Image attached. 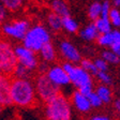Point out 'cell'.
Returning <instances> with one entry per match:
<instances>
[{"label":"cell","instance_id":"1","mask_svg":"<svg viewBox=\"0 0 120 120\" xmlns=\"http://www.w3.org/2000/svg\"><path fill=\"white\" fill-rule=\"evenodd\" d=\"M10 97L12 104L24 108L34 106L38 100L34 85L30 79L13 78L10 85Z\"/></svg>","mask_w":120,"mask_h":120},{"label":"cell","instance_id":"2","mask_svg":"<svg viewBox=\"0 0 120 120\" xmlns=\"http://www.w3.org/2000/svg\"><path fill=\"white\" fill-rule=\"evenodd\" d=\"M45 120H72V107L70 100L60 93L45 103Z\"/></svg>","mask_w":120,"mask_h":120},{"label":"cell","instance_id":"3","mask_svg":"<svg viewBox=\"0 0 120 120\" xmlns=\"http://www.w3.org/2000/svg\"><path fill=\"white\" fill-rule=\"evenodd\" d=\"M50 42V33L44 26L35 25L29 28L22 39V46L37 52L44 44Z\"/></svg>","mask_w":120,"mask_h":120},{"label":"cell","instance_id":"4","mask_svg":"<svg viewBox=\"0 0 120 120\" xmlns=\"http://www.w3.org/2000/svg\"><path fill=\"white\" fill-rule=\"evenodd\" d=\"M33 85L37 98L44 103H47L48 101L52 100L55 97L60 94V88L54 85L48 79L46 74H41L40 76H38Z\"/></svg>","mask_w":120,"mask_h":120},{"label":"cell","instance_id":"5","mask_svg":"<svg viewBox=\"0 0 120 120\" xmlns=\"http://www.w3.org/2000/svg\"><path fill=\"white\" fill-rule=\"evenodd\" d=\"M17 65L14 48L8 41L0 39V74L10 75Z\"/></svg>","mask_w":120,"mask_h":120},{"label":"cell","instance_id":"6","mask_svg":"<svg viewBox=\"0 0 120 120\" xmlns=\"http://www.w3.org/2000/svg\"><path fill=\"white\" fill-rule=\"evenodd\" d=\"M61 67L64 70V72L68 74L70 84H72L75 88H77V90L85 85H92L91 75L86 72L84 69H82L79 65L65 62Z\"/></svg>","mask_w":120,"mask_h":120},{"label":"cell","instance_id":"7","mask_svg":"<svg viewBox=\"0 0 120 120\" xmlns=\"http://www.w3.org/2000/svg\"><path fill=\"white\" fill-rule=\"evenodd\" d=\"M14 54L18 64L25 67L26 69H28L31 72L38 69L39 60H38L35 52H33L32 50L24 47L22 45H18L14 48Z\"/></svg>","mask_w":120,"mask_h":120},{"label":"cell","instance_id":"8","mask_svg":"<svg viewBox=\"0 0 120 120\" xmlns=\"http://www.w3.org/2000/svg\"><path fill=\"white\" fill-rule=\"evenodd\" d=\"M29 28L30 24L28 20L18 19L4 24L2 26V32L9 38H12L15 40H22Z\"/></svg>","mask_w":120,"mask_h":120},{"label":"cell","instance_id":"9","mask_svg":"<svg viewBox=\"0 0 120 120\" xmlns=\"http://www.w3.org/2000/svg\"><path fill=\"white\" fill-rule=\"evenodd\" d=\"M46 76L58 88L65 87V86L70 85V80L68 77V74L64 72V70L62 69L61 65H52V67L48 68L47 72H46Z\"/></svg>","mask_w":120,"mask_h":120},{"label":"cell","instance_id":"10","mask_svg":"<svg viewBox=\"0 0 120 120\" xmlns=\"http://www.w3.org/2000/svg\"><path fill=\"white\" fill-rule=\"evenodd\" d=\"M59 50L61 52V55L68 60V62L72 63V64L80 62V60H82V56H80L79 50L69 41L60 42Z\"/></svg>","mask_w":120,"mask_h":120},{"label":"cell","instance_id":"11","mask_svg":"<svg viewBox=\"0 0 120 120\" xmlns=\"http://www.w3.org/2000/svg\"><path fill=\"white\" fill-rule=\"evenodd\" d=\"M11 79L7 75L0 74V106H9L12 104L10 97Z\"/></svg>","mask_w":120,"mask_h":120},{"label":"cell","instance_id":"12","mask_svg":"<svg viewBox=\"0 0 120 120\" xmlns=\"http://www.w3.org/2000/svg\"><path fill=\"white\" fill-rule=\"evenodd\" d=\"M71 101H72L71 103L76 108V110L82 112V114H88L91 110V106L89 104V101H88L87 97L82 94L80 92H78L77 90L73 92Z\"/></svg>","mask_w":120,"mask_h":120},{"label":"cell","instance_id":"13","mask_svg":"<svg viewBox=\"0 0 120 120\" xmlns=\"http://www.w3.org/2000/svg\"><path fill=\"white\" fill-rule=\"evenodd\" d=\"M97 41L101 46H108V47H110V45L112 43L120 42V32L116 29V30H112L109 33L99 34L97 38Z\"/></svg>","mask_w":120,"mask_h":120},{"label":"cell","instance_id":"14","mask_svg":"<svg viewBox=\"0 0 120 120\" xmlns=\"http://www.w3.org/2000/svg\"><path fill=\"white\" fill-rule=\"evenodd\" d=\"M41 56V59L43 60V62L48 63V62H54L56 60V49L54 47V45L52 43H46L41 47L39 50Z\"/></svg>","mask_w":120,"mask_h":120},{"label":"cell","instance_id":"15","mask_svg":"<svg viewBox=\"0 0 120 120\" xmlns=\"http://www.w3.org/2000/svg\"><path fill=\"white\" fill-rule=\"evenodd\" d=\"M50 8H52V12L60 16L61 18L70 15L69 7L63 0H52V3H50Z\"/></svg>","mask_w":120,"mask_h":120},{"label":"cell","instance_id":"16","mask_svg":"<svg viewBox=\"0 0 120 120\" xmlns=\"http://www.w3.org/2000/svg\"><path fill=\"white\" fill-rule=\"evenodd\" d=\"M97 93V95L99 97V99L101 100V102L103 104H108L109 102H112V89H110L108 86H105V85H100L97 87V90L94 91Z\"/></svg>","mask_w":120,"mask_h":120},{"label":"cell","instance_id":"17","mask_svg":"<svg viewBox=\"0 0 120 120\" xmlns=\"http://www.w3.org/2000/svg\"><path fill=\"white\" fill-rule=\"evenodd\" d=\"M95 29H97L99 34H105V33H109L112 30V26L110 25L108 18H98L93 22Z\"/></svg>","mask_w":120,"mask_h":120},{"label":"cell","instance_id":"18","mask_svg":"<svg viewBox=\"0 0 120 120\" xmlns=\"http://www.w3.org/2000/svg\"><path fill=\"white\" fill-rule=\"evenodd\" d=\"M79 35L82 40H85V41H93L98 38L99 33H98L94 25H93V24H89V25H87L82 30H80Z\"/></svg>","mask_w":120,"mask_h":120},{"label":"cell","instance_id":"19","mask_svg":"<svg viewBox=\"0 0 120 120\" xmlns=\"http://www.w3.org/2000/svg\"><path fill=\"white\" fill-rule=\"evenodd\" d=\"M47 24L54 31H60L62 29V18L50 12L47 16Z\"/></svg>","mask_w":120,"mask_h":120},{"label":"cell","instance_id":"20","mask_svg":"<svg viewBox=\"0 0 120 120\" xmlns=\"http://www.w3.org/2000/svg\"><path fill=\"white\" fill-rule=\"evenodd\" d=\"M62 28H64L68 32L74 33L78 30V22L69 15L62 18Z\"/></svg>","mask_w":120,"mask_h":120},{"label":"cell","instance_id":"21","mask_svg":"<svg viewBox=\"0 0 120 120\" xmlns=\"http://www.w3.org/2000/svg\"><path fill=\"white\" fill-rule=\"evenodd\" d=\"M101 15V3L99 1H94L89 5L88 9V16L91 20H97L98 18H100Z\"/></svg>","mask_w":120,"mask_h":120},{"label":"cell","instance_id":"22","mask_svg":"<svg viewBox=\"0 0 120 120\" xmlns=\"http://www.w3.org/2000/svg\"><path fill=\"white\" fill-rule=\"evenodd\" d=\"M12 74L15 76V78H18V79H29L30 75H31V71H29L25 67L17 63Z\"/></svg>","mask_w":120,"mask_h":120},{"label":"cell","instance_id":"23","mask_svg":"<svg viewBox=\"0 0 120 120\" xmlns=\"http://www.w3.org/2000/svg\"><path fill=\"white\" fill-rule=\"evenodd\" d=\"M0 3L5 8L7 11H17L22 5V0H0Z\"/></svg>","mask_w":120,"mask_h":120},{"label":"cell","instance_id":"24","mask_svg":"<svg viewBox=\"0 0 120 120\" xmlns=\"http://www.w3.org/2000/svg\"><path fill=\"white\" fill-rule=\"evenodd\" d=\"M107 18L112 26H114V27H116V28H118L120 26V12L118 9L112 8Z\"/></svg>","mask_w":120,"mask_h":120},{"label":"cell","instance_id":"25","mask_svg":"<svg viewBox=\"0 0 120 120\" xmlns=\"http://www.w3.org/2000/svg\"><path fill=\"white\" fill-rule=\"evenodd\" d=\"M79 63H80L79 67L82 68V69H84V70H85L87 73H89L90 75H97L98 70L95 69L94 63H93L91 60H89V59H82Z\"/></svg>","mask_w":120,"mask_h":120},{"label":"cell","instance_id":"26","mask_svg":"<svg viewBox=\"0 0 120 120\" xmlns=\"http://www.w3.org/2000/svg\"><path fill=\"white\" fill-rule=\"evenodd\" d=\"M102 59L108 64H116L119 62V56L114 54L112 50H104L102 52Z\"/></svg>","mask_w":120,"mask_h":120},{"label":"cell","instance_id":"27","mask_svg":"<svg viewBox=\"0 0 120 120\" xmlns=\"http://www.w3.org/2000/svg\"><path fill=\"white\" fill-rule=\"evenodd\" d=\"M87 99H88V101H89V104H90V106H91V108L92 107L93 108H99L103 105V103L101 102V100L99 99V97L97 95V93H95L94 91H92L90 94H88Z\"/></svg>","mask_w":120,"mask_h":120},{"label":"cell","instance_id":"28","mask_svg":"<svg viewBox=\"0 0 120 120\" xmlns=\"http://www.w3.org/2000/svg\"><path fill=\"white\" fill-rule=\"evenodd\" d=\"M95 76L98 77V79L102 82V85L109 86L112 82V78L108 72H98Z\"/></svg>","mask_w":120,"mask_h":120},{"label":"cell","instance_id":"29","mask_svg":"<svg viewBox=\"0 0 120 120\" xmlns=\"http://www.w3.org/2000/svg\"><path fill=\"white\" fill-rule=\"evenodd\" d=\"M110 9H112L110 1H108V0H104V1L101 3V15H100V17L101 18H107Z\"/></svg>","mask_w":120,"mask_h":120},{"label":"cell","instance_id":"30","mask_svg":"<svg viewBox=\"0 0 120 120\" xmlns=\"http://www.w3.org/2000/svg\"><path fill=\"white\" fill-rule=\"evenodd\" d=\"M95 69L98 70V72H107L108 71V63H106L102 58H97L93 61Z\"/></svg>","mask_w":120,"mask_h":120},{"label":"cell","instance_id":"31","mask_svg":"<svg viewBox=\"0 0 120 120\" xmlns=\"http://www.w3.org/2000/svg\"><path fill=\"white\" fill-rule=\"evenodd\" d=\"M77 91L78 92H80L82 94H84V95L87 97L88 94H90V93L92 92V91H94V90H93V86L92 85H85V86H82V87H80Z\"/></svg>","mask_w":120,"mask_h":120},{"label":"cell","instance_id":"32","mask_svg":"<svg viewBox=\"0 0 120 120\" xmlns=\"http://www.w3.org/2000/svg\"><path fill=\"white\" fill-rule=\"evenodd\" d=\"M110 50H112L114 54H116L117 56H119V54H120V42L112 43V44L110 45Z\"/></svg>","mask_w":120,"mask_h":120},{"label":"cell","instance_id":"33","mask_svg":"<svg viewBox=\"0 0 120 120\" xmlns=\"http://www.w3.org/2000/svg\"><path fill=\"white\" fill-rule=\"evenodd\" d=\"M7 17V10L1 3H0V24L3 22Z\"/></svg>","mask_w":120,"mask_h":120},{"label":"cell","instance_id":"34","mask_svg":"<svg viewBox=\"0 0 120 120\" xmlns=\"http://www.w3.org/2000/svg\"><path fill=\"white\" fill-rule=\"evenodd\" d=\"M89 120H112L110 117L106 115H94L92 117H90Z\"/></svg>","mask_w":120,"mask_h":120},{"label":"cell","instance_id":"35","mask_svg":"<svg viewBox=\"0 0 120 120\" xmlns=\"http://www.w3.org/2000/svg\"><path fill=\"white\" fill-rule=\"evenodd\" d=\"M110 5H112V8L118 9V8L120 7V0H112V2H110Z\"/></svg>","mask_w":120,"mask_h":120},{"label":"cell","instance_id":"36","mask_svg":"<svg viewBox=\"0 0 120 120\" xmlns=\"http://www.w3.org/2000/svg\"><path fill=\"white\" fill-rule=\"evenodd\" d=\"M114 106H115L116 110H119V109H120V101L118 100V99L114 101Z\"/></svg>","mask_w":120,"mask_h":120},{"label":"cell","instance_id":"37","mask_svg":"<svg viewBox=\"0 0 120 120\" xmlns=\"http://www.w3.org/2000/svg\"><path fill=\"white\" fill-rule=\"evenodd\" d=\"M1 110H2V107H1V106H0V112H1Z\"/></svg>","mask_w":120,"mask_h":120}]
</instances>
